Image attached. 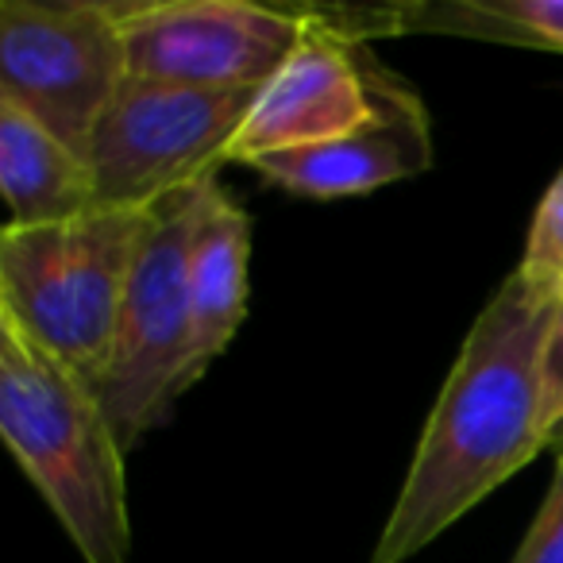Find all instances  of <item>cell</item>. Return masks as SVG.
I'll return each instance as SVG.
<instances>
[{
    "label": "cell",
    "instance_id": "obj_13",
    "mask_svg": "<svg viewBox=\"0 0 563 563\" xmlns=\"http://www.w3.org/2000/svg\"><path fill=\"white\" fill-rule=\"evenodd\" d=\"M521 271L529 274V278L548 282V286L563 290V170L552 178L537 217H532Z\"/></svg>",
    "mask_w": 563,
    "mask_h": 563
},
{
    "label": "cell",
    "instance_id": "obj_11",
    "mask_svg": "<svg viewBox=\"0 0 563 563\" xmlns=\"http://www.w3.org/2000/svg\"><path fill=\"white\" fill-rule=\"evenodd\" d=\"M0 189L16 228L66 224L97 209L89 158L12 101H0Z\"/></svg>",
    "mask_w": 563,
    "mask_h": 563
},
{
    "label": "cell",
    "instance_id": "obj_10",
    "mask_svg": "<svg viewBox=\"0 0 563 563\" xmlns=\"http://www.w3.org/2000/svg\"><path fill=\"white\" fill-rule=\"evenodd\" d=\"M251 220L217 181L197 189V228L189 251V309H194V352L189 378H201L247 317Z\"/></svg>",
    "mask_w": 563,
    "mask_h": 563
},
{
    "label": "cell",
    "instance_id": "obj_8",
    "mask_svg": "<svg viewBox=\"0 0 563 563\" xmlns=\"http://www.w3.org/2000/svg\"><path fill=\"white\" fill-rule=\"evenodd\" d=\"M371 86L355 63L352 40L324 12H309V27L294 55L251 101L232 163H258L266 155L321 147L355 132L371 117Z\"/></svg>",
    "mask_w": 563,
    "mask_h": 563
},
{
    "label": "cell",
    "instance_id": "obj_3",
    "mask_svg": "<svg viewBox=\"0 0 563 563\" xmlns=\"http://www.w3.org/2000/svg\"><path fill=\"white\" fill-rule=\"evenodd\" d=\"M147 220L151 209H93L66 224H9L0 235V313L93 390L109 371Z\"/></svg>",
    "mask_w": 563,
    "mask_h": 563
},
{
    "label": "cell",
    "instance_id": "obj_9",
    "mask_svg": "<svg viewBox=\"0 0 563 563\" xmlns=\"http://www.w3.org/2000/svg\"><path fill=\"white\" fill-rule=\"evenodd\" d=\"M371 86V117L355 132L321 147L286 151L251 163L266 181L298 197H355L432 170V124L413 89L378 66H363Z\"/></svg>",
    "mask_w": 563,
    "mask_h": 563
},
{
    "label": "cell",
    "instance_id": "obj_4",
    "mask_svg": "<svg viewBox=\"0 0 563 563\" xmlns=\"http://www.w3.org/2000/svg\"><path fill=\"white\" fill-rule=\"evenodd\" d=\"M197 189L174 194L151 209L120 306L109 371L97 383V401L104 406L124 448L163 424L174 401L194 386L189 251L197 228Z\"/></svg>",
    "mask_w": 563,
    "mask_h": 563
},
{
    "label": "cell",
    "instance_id": "obj_14",
    "mask_svg": "<svg viewBox=\"0 0 563 563\" xmlns=\"http://www.w3.org/2000/svg\"><path fill=\"white\" fill-rule=\"evenodd\" d=\"M514 563H563V455L555 463V478L548 486L544 506H540L525 544L517 548Z\"/></svg>",
    "mask_w": 563,
    "mask_h": 563
},
{
    "label": "cell",
    "instance_id": "obj_5",
    "mask_svg": "<svg viewBox=\"0 0 563 563\" xmlns=\"http://www.w3.org/2000/svg\"><path fill=\"white\" fill-rule=\"evenodd\" d=\"M258 89H186L124 81L89 140L97 209L147 212L174 194L217 181Z\"/></svg>",
    "mask_w": 563,
    "mask_h": 563
},
{
    "label": "cell",
    "instance_id": "obj_6",
    "mask_svg": "<svg viewBox=\"0 0 563 563\" xmlns=\"http://www.w3.org/2000/svg\"><path fill=\"white\" fill-rule=\"evenodd\" d=\"M128 81V47L109 0H4L0 101L55 132L78 155Z\"/></svg>",
    "mask_w": 563,
    "mask_h": 563
},
{
    "label": "cell",
    "instance_id": "obj_15",
    "mask_svg": "<svg viewBox=\"0 0 563 563\" xmlns=\"http://www.w3.org/2000/svg\"><path fill=\"white\" fill-rule=\"evenodd\" d=\"M563 429V298L555 306L552 329L540 363V437L552 440Z\"/></svg>",
    "mask_w": 563,
    "mask_h": 563
},
{
    "label": "cell",
    "instance_id": "obj_7",
    "mask_svg": "<svg viewBox=\"0 0 563 563\" xmlns=\"http://www.w3.org/2000/svg\"><path fill=\"white\" fill-rule=\"evenodd\" d=\"M117 4L128 78L232 93L263 89L309 27V9H266L251 0H147Z\"/></svg>",
    "mask_w": 563,
    "mask_h": 563
},
{
    "label": "cell",
    "instance_id": "obj_2",
    "mask_svg": "<svg viewBox=\"0 0 563 563\" xmlns=\"http://www.w3.org/2000/svg\"><path fill=\"white\" fill-rule=\"evenodd\" d=\"M0 437L86 563H128V471L97 390L0 313Z\"/></svg>",
    "mask_w": 563,
    "mask_h": 563
},
{
    "label": "cell",
    "instance_id": "obj_1",
    "mask_svg": "<svg viewBox=\"0 0 563 563\" xmlns=\"http://www.w3.org/2000/svg\"><path fill=\"white\" fill-rule=\"evenodd\" d=\"M563 290L517 266L471 324L371 563H406L540 448V363Z\"/></svg>",
    "mask_w": 563,
    "mask_h": 563
},
{
    "label": "cell",
    "instance_id": "obj_12",
    "mask_svg": "<svg viewBox=\"0 0 563 563\" xmlns=\"http://www.w3.org/2000/svg\"><path fill=\"white\" fill-rule=\"evenodd\" d=\"M386 35L440 32L563 55V0H444L386 9Z\"/></svg>",
    "mask_w": 563,
    "mask_h": 563
}]
</instances>
